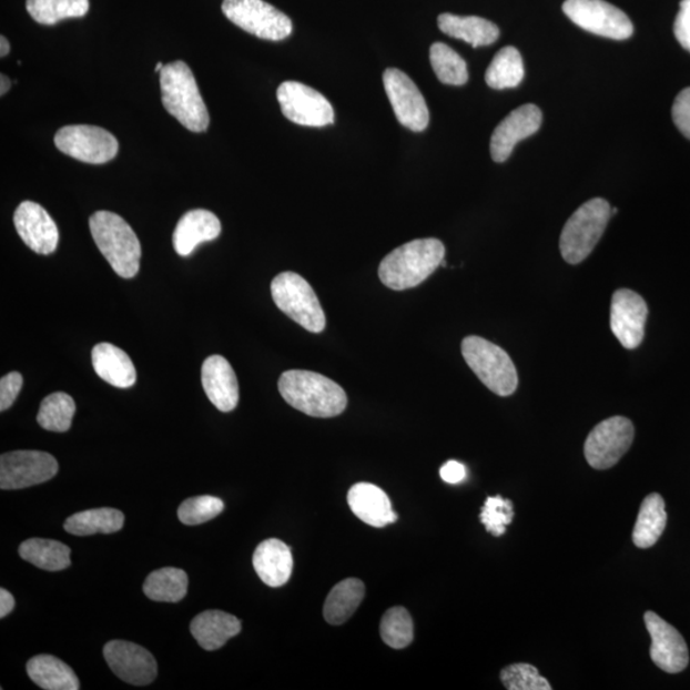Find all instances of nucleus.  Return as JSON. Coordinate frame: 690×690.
Returning <instances> with one entry per match:
<instances>
[{
  "instance_id": "f257e3e1",
  "label": "nucleus",
  "mask_w": 690,
  "mask_h": 690,
  "mask_svg": "<svg viewBox=\"0 0 690 690\" xmlns=\"http://www.w3.org/2000/svg\"><path fill=\"white\" fill-rule=\"evenodd\" d=\"M277 388L294 409L317 418H332L347 408V394L326 376L291 369L280 378Z\"/></svg>"
},
{
  "instance_id": "f03ea898",
  "label": "nucleus",
  "mask_w": 690,
  "mask_h": 690,
  "mask_svg": "<svg viewBox=\"0 0 690 690\" xmlns=\"http://www.w3.org/2000/svg\"><path fill=\"white\" fill-rule=\"evenodd\" d=\"M445 247L436 239L416 240L395 248L378 267V276L394 291L415 288L443 264Z\"/></svg>"
},
{
  "instance_id": "7ed1b4c3",
  "label": "nucleus",
  "mask_w": 690,
  "mask_h": 690,
  "mask_svg": "<svg viewBox=\"0 0 690 690\" xmlns=\"http://www.w3.org/2000/svg\"><path fill=\"white\" fill-rule=\"evenodd\" d=\"M160 90L165 111L183 128L196 133L209 129L210 115L205 101L186 63L176 61L165 64L160 72Z\"/></svg>"
},
{
  "instance_id": "20e7f679",
  "label": "nucleus",
  "mask_w": 690,
  "mask_h": 690,
  "mask_svg": "<svg viewBox=\"0 0 690 690\" xmlns=\"http://www.w3.org/2000/svg\"><path fill=\"white\" fill-rule=\"evenodd\" d=\"M89 224L95 245L113 271L124 280L136 275L140 271L141 243L131 225L111 212L92 214Z\"/></svg>"
},
{
  "instance_id": "39448f33",
  "label": "nucleus",
  "mask_w": 690,
  "mask_h": 690,
  "mask_svg": "<svg viewBox=\"0 0 690 690\" xmlns=\"http://www.w3.org/2000/svg\"><path fill=\"white\" fill-rule=\"evenodd\" d=\"M612 213L608 201L592 199L568 219L560 235V252L568 264L582 263L601 240Z\"/></svg>"
},
{
  "instance_id": "423d86ee",
  "label": "nucleus",
  "mask_w": 690,
  "mask_h": 690,
  "mask_svg": "<svg viewBox=\"0 0 690 690\" xmlns=\"http://www.w3.org/2000/svg\"><path fill=\"white\" fill-rule=\"evenodd\" d=\"M461 355L476 376L500 397L518 388V373L507 352L481 336L470 335L461 342Z\"/></svg>"
},
{
  "instance_id": "0eeeda50",
  "label": "nucleus",
  "mask_w": 690,
  "mask_h": 690,
  "mask_svg": "<svg viewBox=\"0 0 690 690\" xmlns=\"http://www.w3.org/2000/svg\"><path fill=\"white\" fill-rule=\"evenodd\" d=\"M277 308L311 333L325 331L326 317L313 287L296 273L285 272L272 282Z\"/></svg>"
},
{
  "instance_id": "6e6552de",
  "label": "nucleus",
  "mask_w": 690,
  "mask_h": 690,
  "mask_svg": "<svg viewBox=\"0 0 690 690\" xmlns=\"http://www.w3.org/2000/svg\"><path fill=\"white\" fill-rule=\"evenodd\" d=\"M222 10L226 19L260 39L281 41L293 31L290 17L264 0H224Z\"/></svg>"
},
{
  "instance_id": "1a4fd4ad",
  "label": "nucleus",
  "mask_w": 690,
  "mask_h": 690,
  "mask_svg": "<svg viewBox=\"0 0 690 690\" xmlns=\"http://www.w3.org/2000/svg\"><path fill=\"white\" fill-rule=\"evenodd\" d=\"M562 11L577 27L602 38L626 40L633 35L629 17L605 0H567Z\"/></svg>"
},
{
  "instance_id": "9d476101",
  "label": "nucleus",
  "mask_w": 690,
  "mask_h": 690,
  "mask_svg": "<svg viewBox=\"0 0 690 690\" xmlns=\"http://www.w3.org/2000/svg\"><path fill=\"white\" fill-rule=\"evenodd\" d=\"M59 151L88 164L111 162L120 151V144L111 132L95 125H65L54 138Z\"/></svg>"
},
{
  "instance_id": "9b49d317",
  "label": "nucleus",
  "mask_w": 690,
  "mask_h": 690,
  "mask_svg": "<svg viewBox=\"0 0 690 690\" xmlns=\"http://www.w3.org/2000/svg\"><path fill=\"white\" fill-rule=\"evenodd\" d=\"M635 440V426L627 417L616 416L602 420L588 435L585 456L595 469H609L625 456Z\"/></svg>"
},
{
  "instance_id": "f8f14e48",
  "label": "nucleus",
  "mask_w": 690,
  "mask_h": 690,
  "mask_svg": "<svg viewBox=\"0 0 690 690\" xmlns=\"http://www.w3.org/2000/svg\"><path fill=\"white\" fill-rule=\"evenodd\" d=\"M52 454L38 450H16L0 457V489L21 490L44 484L58 474Z\"/></svg>"
},
{
  "instance_id": "ddd939ff",
  "label": "nucleus",
  "mask_w": 690,
  "mask_h": 690,
  "mask_svg": "<svg viewBox=\"0 0 690 690\" xmlns=\"http://www.w3.org/2000/svg\"><path fill=\"white\" fill-rule=\"evenodd\" d=\"M282 113L293 123L306 128H325L334 123L331 101L301 82H283L276 92Z\"/></svg>"
},
{
  "instance_id": "4468645a",
  "label": "nucleus",
  "mask_w": 690,
  "mask_h": 690,
  "mask_svg": "<svg viewBox=\"0 0 690 690\" xmlns=\"http://www.w3.org/2000/svg\"><path fill=\"white\" fill-rule=\"evenodd\" d=\"M383 81L386 95L399 123L410 131H425L430 122V113L416 83L397 69L386 70Z\"/></svg>"
},
{
  "instance_id": "2eb2a0df",
  "label": "nucleus",
  "mask_w": 690,
  "mask_h": 690,
  "mask_svg": "<svg viewBox=\"0 0 690 690\" xmlns=\"http://www.w3.org/2000/svg\"><path fill=\"white\" fill-rule=\"evenodd\" d=\"M648 307L638 293L619 290L611 300L610 327L627 349H636L645 339Z\"/></svg>"
},
{
  "instance_id": "dca6fc26",
  "label": "nucleus",
  "mask_w": 690,
  "mask_h": 690,
  "mask_svg": "<svg viewBox=\"0 0 690 690\" xmlns=\"http://www.w3.org/2000/svg\"><path fill=\"white\" fill-rule=\"evenodd\" d=\"M104 658L114 674L132 686H149L158 676L154 656L144 647L112 641L104 647Z\"/></svg>"
},
{
  "instance_id": "f3484780",
  "label": "nucleus",
  "mask_w": 690,
  "mask_h": 690,
  "mask_svg": "<svg viewBox=\"0 0 690 690\" xmlns=\"http://www.w3.org/2000/svg\"><path fill=\"white\" fill-rule=\"evenodd\" d=\"M645 622L652 638L650 653L656 667L669 674H678L686 670L689 652L683 636L653 611L646 612Z\"/></svg>"
},
{
  "instance_id": "a211bd4d",
  "label": "nucleus",
  "mask_w": 690,
  "mask_h": 690,
  "mask_svg": "<svg viewBox=\"0 0 690 690\" xmlns=\"http://www.w3.org/2000/svg\"><path fill=\"white\" fill-rule=\"evenodd\" d=\"M13 222L24 245L39 255H50L58 247L59 232L47 210L32 201L16 209Z\"/></svg>"
},
{
  "instance_id": "6ab92c4d",
  "label": "nucleus",
  "mask_w": 690,
  "mask_h": 690,
  "mask_svg": "<svg viewBox=\"0 0 690 690\" xmlns=\"http://www.w3.org/2000/svg\"><path fill=\"white\" fill-rule=\"evenodd\" d=\"M542 112L535 104L521 105L513 111L495 129L490 151L494 162H507L519 141H524L540 130Z\"/></svg>"
},
{
  "instance_id": "aec40b11",
  "label": "nucleus",
  "mask_w": 690,
  "mask_h": 690,
  "mask_svg": "<svg viewBox=\"0 0 690 690\" xmlns=\"http://www.w3.org/2000/svg\"><path fill=\"white\" fill-rule=\"evenodd\" d=\"M202 386L210 402L222 412H232L239 406L240 388L237 376L230 362L222 356H210L201 369Z\"/></svg>"
},
{
  "instance_id": "412c9836",
  "label": "nucleus",
  "mask_w": 690,
  "mask_h": 690,
  "mask_svg": "<svg viewBox=\"0 0 690 690\" xmlns=\"http://www.w3.org/2000/svg\"><path fill=\"white\" fill-rule=\"evenodd\" d=\"M222 233V223L209 210L196 209L184 214L173 233V246L180 256H190L201 243L214 241Z\"/></svg>"
},
{
  "instance_id": "4be33fe9",
  "label": "nucleus",
  "mask_w": 690,
  "mask_h": 690,
  "mask_svg": "<svg viewBox=\"0 0 690 690\" xmlns=\"http://www.w3.org/2000/svg\"><path fill=\"white\" fill-rule=\"evenodd\" d=\"M349 508L357 518L375 528L395 524L398 516L392 507L389 496L373 484H357L348 493Z\"/></svg>"
},
{
  "instance_id": "5701e85b",
  "label": "nucleus",
  "mask_w": 690,
  "mask_h": 690,
  "mask_svg": "<svg viewBox=\"0 0 690 690\" xmlns=\"http://www.w3.org/2000/svg\"><path fill=\"white\" fill-rule=\"evenodd\" d=\"M257 576L268 587H282L288 582L293 571L291 547L276 538L261 542L254 554Z\"/></svg>"
},
{
  "instance_id": "b1692460",
  "label": "nucleus",
  "mask_w": 690,
  "mask_h": 690,
  "mask_svg": "<svg viewBox=\"0 0 690 690\" xmlns=\"http://www.w3.org/2000/svg\"><path fill=\"white\" fill-rule=\"evenodd\" d=\"M91 361L98 376L115 388L128 389L136 383L138 374L132 359L111 343L97 344L91 352Z\"/></svg>"
},
{
  "instance_id": "393cba45",
  "label": "nucleus",
  "mask_w": 690,
  "mask_h": 690,
  "mask_svg": "<svg viewBox=\"0 0 690 690\" xmlns=\"http://www.w3.org/2000/svg\"><path fill=\"white\" fill-rule=\"evenodd\" d=\"M242 630L240 619L224 611L209 610L201 612L191 622V633L197 643L206 651L222 648L231 638L239 636Z\"/></svg>"
},
{
  "instance_id": "a878e982",
  "label": "nucleus",
  "mask_w": 690,
  "mask_h": 690,
  "mask_svg": "<svg viewBox=\"0 0 690 690\" xmlns=\"http://www.w3.org/2000/svg\"><path fill=\"white\" fill-rule=\"evenodd\" d=\"M437 23L446 35L466 41L474 48L491 45L500 35V30L495 23L476 16L443 13Z\"/></svg>"
},
{
  "instance_id": "bb28decb",
  "label": "nucleus",
  "mask_w": 690,
  "mask_h": 690,
  "mask_svg": "<svg viewBox=\"0 0 690 690\" xmlns=\"http://www.w3.org/2000/svg\"><path fill=\"white\" fill-rule=\"evenodd\" d=\"M28 674L45 690H79L80 681L74 671L62 660L50 655H40L28 662Z\"/></svg>"
},
{
  "instance_id": "cd10ccee",
  "label": "nucleus",
  "mask_w": 690,
  "mask_h": 690,
  "mask_svg": "<svg viewBox=\"0 0 690 690\" xmlns=\"http://www.w3.org/2000/svg\"><path fill=\"white\" fill-rule=\"evenodd\" d=\"M366 588L362 580L348 578L342 580L326 597L324 618L332 626H342L348 621L365 599Z\"/></svg>"
},
{
  "instance_id": "c85d7f7f",
  "label": "nucleus",
  "mask_w": 690,
  "mask_h": 690,
  "mask_svg": "<svg viewBox=\"0 0 690 690\" xmlns=\"http://www.w3.org/2000/svg\"><path fill=\"white\" fill-rule=\"evenodd\" d=\"M668 515L660 494L648 495L639 509L633 529V542L639 549H648L660 540L667 528Z\"/></svg>"
},
{
  "instance_id": "c756f323",
  "label": "nucleus",
  "mask_w": 690,
  "mask_h": 690,
  "mask_svg": "<svg viewBox=\"0 0 690 690\" xmlns=\"http://www.w3.org/2000/svg\"><path fill=\"white\" fill-rule=\"evenodd\" d=\"M124 516L121 510L100 508L80 511L64 521L67 532L74 536L111 535L121 531Z\"/></svg>"
},
{
  "instance_id": "7c9ffc66",
  "label": "nucleus",
  "mask_w": 690,
  "mask_h": 690,
  "mask_svg": "<svg viewBox=\"0 0 690 690\" xmlns=\"http://www.w3.org/2000/svg\"><path fill=\"white\" fill-rule=\"evenodd\" d=\"M19 552L23 560L43 570L59 571L71 566V549L59 541L31 538L21 544Z\"/></svg>"
},
{
  "instance_id": "2f4dec72",
  "label": "nucleus",
  "mask_w": 690,
  "mask_h": 690,
  "mask_svg": "<svg viewBox=\"0 0 690 690\" xmlns=\"http://www.w3.org/2000/svg\"><path fill=\"white\" fill-rule=\"evenodd\" d=\"M525 78L524 59L515 47H505L496 53L485 80L495 90L517 88Z\"/></svg>"
},
{
  "instance_id": "473e14b6",
  "label": "nucleus",
  "mask_w": 690,
  "mask_h": 690,
  "mask_svg": "<svg viewBox=\"0 0 690 690\" xmlns=\"http://www.w3.org/2000/svg\"><path fill=\"white\" fill-rule=\"evenodd\" d=\"M189 590L186 571L176 568H163L153 571L144 584V592L150 600L158 602H179Z\"/></svg>"
},
{
  "instance_id": "72a5a7b5",
  "label": "nucleus",
  "mask_w": 690,
  "mask_h": 690,
  "mask_svg": "<svg viewBox=\"0 0 690 690\" xmlns=\"http://www.w3.org/2000/svg\"><path fill=\"white\" fill-rule=\"evenodd\" d=\"M28 12L40 24L52 27L67 19H80L90 10L89 0H28Z\"/></svg>"
},
{
  "instance_id": "f704fd0d",
  "label": "nucleus",
  "mask_w": 690,
  "mask_h": 690,
  "mask_svg": "<svg viewBox=\"0 0 690 690\" xmlns=\"http://www.w3.org/2000/svg\"><path fill=\"white\" fill-rule=\"evenodd\" d=\"M74 414L75 403L71 395L58 392L41 402L38 423L47 432L65 433L71 428Z\"/></svg>"
},
{
  "instance_id": "c9c22d12",
  "label": "nucleus",
  "mask_w": 690,
  "mask_h": 690,
  "mask_svg": "<svg viewBox=\"0 0 690 690\" xmlns=\"http://www.w3.org/2000/svg\"><path fill=\"white\" fill-rule=\"evenodd\" d=\"M430 62L437 79L445 85L461 87L468 82L467 63L450 47L444 43L433 44Z\"/></svg>"
},
{
  "instance_id": "e433bc0d",
  "label": "nucleus",
  "mask_w": 690,
  "mask_h": 690,
  "mask_svg": "<svg viewBox=\"0 0 690 690\" xmlns=\"http://www.w3.org/2000/svg\"><path fill=\"white\" fill-rule=\"evenodd\" d=\"M380 633L385 645L395 650H402L414 642V620L408 610L398 606L386 611L382 619Z\"/></svg>"
},
{
  "instance_id": "4c0bfd02",
  "label": "nucleus",
  "mask_w": 690,
  "mask_h": 690,
  "mask_svg": "<svg viewBox=\"0 0 690 690\" xmlns=\"http://www.w3.org/2000/svg\"><path fill=\"white\" fill-rule=\"evenodd\" d=\"M224 503L215 496L202 495L181 504L179 518L183 525L197 526L222 515Z\"/></svg>"
},
{
  "instance_id": "58836bf2",
  "label": "nucleus",
  "mask_w": 690,
  "mask_h": 690,
  "mask_svg": "<svg viewBox=\"0 0 690 690\" xmlns=\"http://www.w3.org/2000/svg\"><path fill=\"white\" fill-rule=\"evenodd\" d=\"M503 684L509 690H551L552 687L540 672L529 663H515L500 674Z\"/></svg>"
},
{
  "instance_id": "ea45409f",
  "label": "nucleus",
  "mask_w": 690,
  "mask_h": 690,
  "mask_svg": "<svg viewBox=\"0 0 690 690\" xmlns=\"http://www.w3.org/2000/svg\"><path fill=\"white\" fill-rule=\"evenodd\" d=\"M513 518H515L513 503L503 499L500 495L487 498L481 515H479L487 532L495 537H500L507 532V526L511 524Z\"/></svg>"
},
{
  "instance_id": "a19ab883",
  "label": "nucleus",
  "mask_w": 690,
  "mask_h": 690,
  "mask_svg": "<svg viewBox=\"0 0 690 690\" xmlns=\"http://www.w3.org/2000/svg\"><path fill=\"white\" fill-rule=\"evenodd\" d=\"M672 121L678 130L690 140V88L680 92L672 105Z\"/></svg>"
},
{
  "instance_id": "79ce46f5",
  "label": "nucleus",
  "mask_w": 690,
  "mask_h": 690,
  "mask_svg": "<svg viewBox=\"0 0 690 690\" xmlns=\"http://www.w3.org/2000/svg\"><path fill=\"white\" fill-rule=\"evenodd\" d=\"M23 378L20 373H11L0 380V410L4 412L12 407L22 389Z\"/></svg>"
},
{
  "instance_id": "37998d69",
  "label": "nucleus",
  "mask_w": 690,
  "mask_h": 690,
  "mask_svg": "<svg viewBox=\"0 0 690 690\" xmlns=\"http://www.w3.org/2000/svg\"><path fill=\"white\" fill-rule=\"evenodd\" d=\"M674 33L679 44L690 53V0H681L680 11L674 22Z\"/></svg>"
},
{
  "instance_id": "c03bdc74",
  "label": "nucleus",
  "mask_w": 690,
  "mask_h": 690,
  "mask_svg": "<svg viewBox=\"0 0 690 690\" xmlns=\"http://www.w3.org/2000/svg\"><path fill=\"white\" fill-rule=\"evenodd\" d=\"M440 476L445 483L459 484L467 477V469L457 460H449L440 469Z\"/></svg>"
},
{
  "instance_id": "a18cd8bd",
  "label": "nucleus",
  "mask_w": 690,
  "mask_h": 690,
  "mask_svg": "<svg viewBox=\"0 0 690 690\" xmlns=\"http://www.w3.org/2000/svg\"><path fill=\"white\" fill-rule=\"evenodd\" d=\"M14 606L16 601L13 596L2 588V590H0V618L4 619L10 616L14 609Z\"/></svg>"
},
{
  "instance_id": "49530a36",
  "label": "nucleus",
  "mask_w": 690,
  "mask_h": 690,
  "mask_svg": "<svg viewBox=\"0 0 690 690\" xmlns=\"http://www.w3.org/2000/svg\"><path fill=\"white\" fill-rule=\"evenodd\" d=\"M11 89V81L7 75H0V95H6V92Z\"/></svg>"
},
{
  "instance_id": "de8ad7c7",
  "label": "nucleus",
  "mask_w": 690,
  "mask_h": 690,
  "mask_svg": "<svg viewBox=\"0 0 690 690\" xmlns=\"http://www.w3.org/2000/svg\"><path fill=\"white\" fill-rule=\"evenodd\" d=\"M10 41H8L6 37L0 38V57L4 58L10 54Z\"/></svg>"
},
{
  "instance_id": "09e8293b",
  "label": "nucleus",
  "mask_w": 690,
  "mask_h": 690,
  "mask_svg": "<svg viewBox=\"0 0 690 690\" xmlns=\"http://www.w3.org/2000/svg\"><path fill=\"white\" fill-rule=\"evenodd\" d=\"M163 69H164V64H163L162 62H159V63L155 65V72H159V73H160V72H162V71H163Z\"/></svg>"
}]
</instances>
